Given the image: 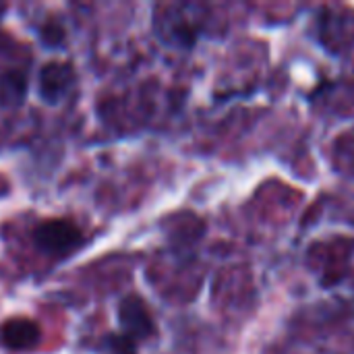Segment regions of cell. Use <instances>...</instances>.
I'll return each mask as SVG.
<instances>
[{"label":"cell","instance_id":"cell-1","mask_svg":"<svg viewBox=\"0 0 354 354\" xmlns=\"http://www.w3.org/2000/svg\"><path fill=\"white\" fill-rule=\"evenodd\" d=\"M83 241L81 230L68 220H46L33 230V243L48 255H68Z\"/></svg>","mask_w":354,"mask_h":354},{"label":"cell","instance_id":"cell-2","mask_svg":"<svg viewBox=\"0 0 354 354\" xmlns=\"http://www.w3.org/2000/svg\"><path fill=\"white\" fill-rule=\"evenodd\" d=\"M118 326H120L122 334L127 338H131L133 342L147 340L156 332V326H153V319H151V313H149L147 305L135 295L120 301V305H118Z\"/></svg>","mask_w":354,"mask_h":354},{"label":"cell","instance_id":"cell-3","mask_svg":"<svg viewBox=\"0 0 354 354\" xmlns=\"http://www.w3.org/2000/svg\"><path fill=\"white\" fill-rule=\"evenodd\" d=\"M75 83V71L68 62L52 60L41 66L37 77V89L44 102L56 104L60 102Z\"/></svg>","mask_w":354,"mask_h":354},{"label":"cell","instance_id":"cell-4","mask_svg":"<svg viewBox=\"0 0 354 354\" xmlns=\"http://www.w3.org/2000/svg\"><path fill=\"white\" fill-rule=\"evenodd\" d=\"M39 338H41L39 326L25 317L8 319L0 328V342L8 351H29L37 346Z\"/></svg>","mask_w":354,"mask_h":354},{"label":"cell","instance_id":"cell-5","mask_svg":"<svg viewBox=\"0 0 354 354\" xmlns=\"http://www.w3.org/2000/svg\"><path fill=\"white\" fill-rule=\"evenodd\" d=\"M27 95V77L19 68H8L0 75V106L17 108Z\"/></svg>","mask_w":354,"mask_h":354},{"label":"cell","instance_id":"cell-6","mask_svg":"<svg viewBox=\"0 0 354 354\" xmlns=\"http://www.w3.org/2000/svg\"><path fill=\"white\" fill-rule=\"evenodd\" d=\"M108 344H110V351L114 354H137L135 342H133L131 338H127L124 334L110 336V338H108Z\"/></svg>","mask_w":354,"mask_h":354},{"label":"cell","instance_id":"cell-7","mask_svg":"<svg viewBox=\"0 0 354 354\" xmlns=\"http://www.w3.org/2000/svg\"><path fill=\"white\" fill-rule=\"evenodd\" d=\"M39 35H41L44 44H48V46H56V44H60V41L64 39V29H62L60 25H56V23H48V25H44V27H41Z\"/></svg>","mask_w":354,"mask_h":354},{"label":"cell","instance_id":"cell-8","mask_svg":"<svg viewBox=\"0 0 354 354\" xmlns=\"http://www.w3.org/2000/svg\"><path fill=\"white\" fill-rule=\"evenodd\" d=\"M2 10H4V6H0V15H2Z\"/></svg>","mask_w":354,"mask_h":354}]
</instances>
